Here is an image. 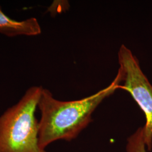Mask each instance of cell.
Listing matches in <instances>:
<instances>
[{
  "label": "cell",
  "instance_id": "cell-1",
  "mask_svg": "<svg viewBox=\"0 0 152 152\" xmlns=\"http://www.w3.org/2000/svg\"><path fill=\"white\" fill-rule=\"evenodd\" d=\"M122 76L118 70L108 87L80 100L60 101L49 90L42 88L38 107L41 117L39 121V146L45 149L58 140L75 139L92 121V115L105 98L119 88Z\"/></svg>",
  "mask_w": 152,
  "mask_h": 152
},
{
  "label": "cell",
  "instance_id": "cell-2",
  "mask_svg": "<svg viewBox=\"0 0 152 152\" xmlns=\"http://www.w3.org/2000/svg\"><path fill=\"white\" fill-rule=\"evenodd\" d=\"M42 88H29L0 116V152H46L39 146V122L35 117Z\"/></svg>",
  "mask_w": 152,
  "mask_h": 152
},
{
  "label": "cell",
  "instance_id": "cell-4",
  "mask_svg": "<svg viewBox=\"0 0 152 152\" xmlns=\"http://www.w3.org/2000/svg\"><path fill=\"white\" fill-rule=\"evenodd\" d=\"M41 33V28L35 18L18 21L6 15L0 6V33L8 37L17 36H37Z\"/></svg>",
  "mask_w": 152,
  "mask_h": 152
},
{
  "label": "cell",
  "instance_id": "cell-3",
  "mask_svg": "<svg viewBox=\"0 0 152 152\" xmlns=\"http://www.w3.org/2000/svg\"><path fill=\"white\" fill-rule=\"evenodd\" d=\"M119 71L124 85L119 86L129 92L144 113V141L148 151L152 149V86L141 70L139 61L130 50L122 45L118 53Z\"/></svg>",
  "mask_w": 152,
  "mask_h": 152
},
{
  "label": "cell",
  "instance_id": "cell-5",
  "mask_svg": "<svg viewBox=\"0 0 152 152\" xmlns=\"http://www.w3.org/2000/svg\"><path fill=\"white\" fill-rule=\"evenodd\" d=\"M143 127L138 128L127 139L126 152H147Z\"/></svg>",
  "mask_w": 152,
  "mask_h": 152
}]
</instances>
